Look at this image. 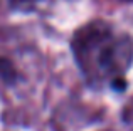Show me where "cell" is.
<instances>
[{
    "label": "cell",
    "mask_w": 133,
    "mask_h": 131,
    "mask_svg": "<svg viewBox=\"0 0 133 131\" xmlns=\"http://www.w3.org/2000/svg\"><path fill=\"white\" fill-rule=\"evenodd\" d=\"M72 54L83 74L91 82H110L113 89H125V74L133 62V40L116 32L111 24L89 22L76 30Z\"/></svg>",
    "instance_id": "obj_1"
},
{
    "label": "cell",
    "mask_w": 133,
    "mask_h": 131,
    "mask_svg": "<svg viewBox=\"0 0 133 131\" xmlns=\"http://www.w3.org/2000/svg\"><path fill=\"white\" fill-rule=\"evenodd\" d=\"M0 81L5 82L7 86H14L19 81V72L15 66L10 62V59L0 56Z\"/></svg>",
    "instance_id": "obj_2"
},
{
    "label": "cell",
    "mask_w": 133,
    "mask_h": 131,
    "mask_svg": "<svg viewBox=\"0 0 133 131\" xmlns=\"http://www.w3.org/2000/svg\"><path fill=\"white\" fill-rule=\"evenodd\" d=\"M36 2L37 0H10L12 7H15V9H27V7H32Z\"/></svg>",
    "instance_id": "obj_3"
},
{
    "label": "cell",
    "mask_w": 133,
    "mask_h": 131,
    "mask_svg": "<svg viewBox=\"0 0 133 131\" xmlns=\"http://www.w3.org/2000/svg\"><path fill=\"white\" fill-rule=\"evenodd\" d=\"M121 2H127V3H133V0H121Z\"/></svg>",
    "instance_id": "obj_4"
}]
</instances>
